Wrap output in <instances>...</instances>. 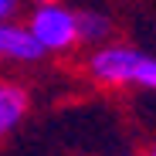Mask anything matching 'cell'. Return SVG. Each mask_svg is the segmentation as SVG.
Returning <instances> with one entry per match:
<instances>
[{
    "instance_id": "7",
    "label": "cell",
    "mask_w": 156,
    "mask_h": 156,
    "mask_svg": "<svg viewBox=\"0 0 156 156\" xmlns=\"http://www.w3.org/2000/svg\"><path fill=\"white\" fill-rule=\"evenodd\" d=\"M146 156H156V153H146Z\"/></svg>"
},
{
    "instance_id": "6",
    "label": "cell",
    "mask_w": 156,
    "mask_h": 156,
    "mask_svg": "<svg viewBox=\"0 0 156 156\" xmlns=\"http://www.w3.org/2000/svg\"><path fill=\"white\" fill-rule=\"evenodd\" d=\"M24 0H0V20H17Z\"/></svg>"
},
{
    "instance_id": "5",
    "label": "cell",
    "mask_w": 156,
    "mask_h": 156,
    "mask_svg": "<svg viewBox=\"0 0 156 156\" xmlns=\"http://www.w3.org/2000/svg\"><path fill=\"white\" fill-rule=\"evenodd\" d=\"M75 27H78V44H105L115 37V17L109 10H98V7H85V10H75Z\"/></svg>"
},
{
    "instance_id": "4",
    "label": "cell",
    "mask_w": 156,
    "mask_h": 156,
    "mask_svg": "<svg viewBox=\"0 0 156 156\" xmlns=\"http://www.w3.org/2000/svg\"><path fill=\"white\" fill-rule=\"evenodd\" d=\"M31 95L17 82H0V139H7L14 129L27 119Z\"/></svg>"
},
{
    "instance_id": "2",
    "label": "cell",
    "mask_w": 156,
    "mask_h": 156,
    "mask_svg": "<svg viewBox=\"0 0 156 156\" xmlns=\"http://www.w3.org/2000/svg\"><path fill=\"white\" fill-rule=\"evenodd\" d=\"M24 27L31 31V37L41 44L44 55H68V51L78 48L75 10L61 0H37Z\"/></svg>"
},
{
    "instance_id": "3",
    "label": "cell",
    "mask_w": 156,
    "mask_h": 156,
    "mask_svg": "<svg viewBox=\"0 0 156 156\" xmlns=\"http://www.w3.org/2000/svg\"><path fill=\"white\" fill-rule=\"evenodd\" d=\"M44 58L41 44L20 20H0V61L7 65H34Z\"/></svg>"
},
{
    "instance_id": "1",
    "label": "cell",
    "mask_w": 156,
    "mask_h": 156,
    "mask_svg": "<svg viewBox=\"0 0 156 156\" xmlns=\"http://www.w3.org/2000/svg\"><path fill=\"white\" fill-rule=\"evenodd\" d=\"M85 71L92 75V82L105 88H156V58L153 51L136 48V44H98L92 48V55L85 58Z\"/></svg>"
}]
</instances>
